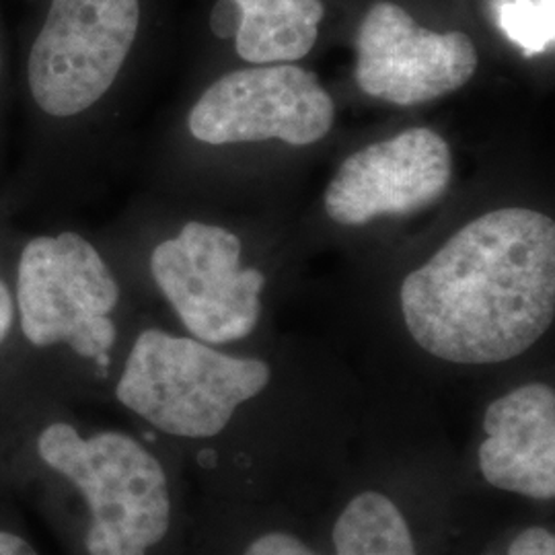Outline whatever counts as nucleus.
I'll use <instances>...</instances> for the list:
<instances>
[{"label": "nucleus", "mask_w": 555, "mask_h": 555, "mask_svg": "<svg viewBox=\"0 0 555 555\" xmlns=\"http://www.w3.org/2000/svg\"><path fill=\"white\" fill-rule=\"evenodd\" d=\"M451 183V149L430 128H412L364 146L341 163L325 192L330 219L348 227L405 217L442 198Z\"/></svg>", "instance_id": "1a4fd4ad"}, {"label": "nucleus", "mask_w": 555, "mask_h": 555, "mask_svg": "<svg viewBox=\"0 0 555 555\" xmlns=\"http://www.w3.org/2000/svg\"><path fill=\"white\" fill-rule=\"evenodd\" d=\"M13 300L15 325L27 348L64 350L89 362L93 377H109L119 336L112 318L119 284L87 238L62 233L29 241L21 254Z\"/></svg>", "instance_id": "20e7f679"}, {"label": "nucleus", "mask_w": 555, "mask_h": 555, "mask_svg": "<svg viewBox=\"0 0 555 555\" xmlns=\"http://www.w3.org/2000/svg\"><path fill=\"white\" fill-rule=\"evenodd\" d=\"M241 21V11L233 0H219L212 13V31L219 38H235Z\"/></svg>", "instance_id": "f3484780"}, {"label": "nucleus", "mask_w": 555, "mask_h": 555, "mask_svg": "<svg viewBox=\"0 0 555 555\" xmlns=\"http://www.w3.org/2000/svg\"><path fill=\"white\" fill-rule=\"evenodd\" d=\"M357 52L358 87L401 107L449 95L477 70V50L469 36L424 29L393 2H378L366 13Z\"/></svg>", "instance_id": "6e6552de"}, {"label": "nucleus", "mask_w": 555, "mask_h": 555, "mask_svg": "<svg viewBox=\"0 0 555 555\" xmlns=\"http://www.w3.org/2000/svg\"><path fill=\"white\" fill-rule=\"evenodd\" d=\"M241 11L235 48L251 64L295 62L307 56L323 20L321 0H233Z\"/></svg>", "instance_id": "9b49d317"}, {"label": "nucleus", "mask_w": 555, "mask_h": 555, "mask_svg": "<svg viewBox=\"0 0 555 555\" xmlns=\"http://www.w3.org/2000/svg\"><path fill=\"white\" fill-rule=\"evenodd\" d=\"M479 472L490 486L533 500L555 496V393L531 383L496 399L483 416Z\"/></svg>", "instance_id": "9d476101"}, {"label": "nucleus", "mask_w": 555, "mask_h": 555, "mask_svg": "<svg viewBox=\"0 0 555 555\" xmlns=\"http://www.w3.org/2000/svg\"><path fill=\"white\" fill-rule=\"evenodd\" d=\"M336 555H416L408 520L380 492H362L334 525Z\"/></svg>", "instance_id": "f8f14e48"}, {"label": "nucleus", "mask_w": 555, "mask_h": 555, "mask_svg": "<svg viewBox=\"0 0 555 555\" xmlns=\"http://www.w3.org/2000/svg\"><path fill=\"white\" fill-rule=\"evenodd\" d=\"M270 383L256 358L227 357L194 337L140 332L116 383L119 403L155 433L179 440L219 437L238 405Z\"/></svg>", "instance_id": "7ed1b4c3"}, {"label": "nucleus", "mask_w": 555, "mask_h": 555, "mask_svg": "<svg viewBox=\"0 0 555 555\" xmlns=\"http://www.w3.org/2000/svg\"><path fill=\"white\" fill-rule=\"evenodd\" d=\"M399 297L410 334L433 357H520L554 321V220L518 206L488 212L405 278Z\"/></svg>", "instance_id": "f03ea898"}, {"label": "nucleus", "mask_w": 555, "mask_h": 555, "mask_svg": "<svg viewBox=\"0 0 555 555\" xmlns=\"http://www.w3.org/2000/svg\"><path fill=\"white\" fill-rule=\"evenodd\" d=\"M144 440L85 428L52 397L0 399V496L36 508L68 555H157L176 502Z\"/></svg>", "instance_id": "f257e3e1"}, {"label": "nucleus", "mask_w": 555, "mask_h": 555, "mask_svg": "<svg viewBox=\"0 0 555 555\" xmlns=\"http://www.w3.org/2000/svg\"><path fill=\"white\" fill-rule=\"evenodd\" d=\"M15 327V300L4 280H0V350L7 346Z\"/></svg>", "instance_id": "a211bd4d"}, {"label": "nucleus", "mask_w": 555, "mask_h": 555, "mask_svg": "<svg viewBox=\"0 0 555 555\" xmlns=\"http://www.w3.org/2000/svg\"><path fill=\"white\" fill-rule=\"evenodd\" d=\"M506 555H555V537L545 527H529L511 541Z\"/></svg>", "instance_id": "dca6fc26"}, {"label": "nucleus", "mask_w": 555, "mask_h": 555, "mask_svg": "<svg viewBox=\"0 0 555 555\" xmlns=\"http://www.w3.org/2000/svg\"><path fill=\"white\" fill-rule=\"evenodd\" d=\"M500 27L529 56L554 41V0H515L500 9Z\"/></svg>", "instance_id": "ddd939ff"}, {"label": "nucleus", "mask_w": 555, "mask_h": 555, "mask_svg": "<svg viewBox=\"0 0 555 555\" xmlns=\"http://www.w3.org/2000/svg\"><path fill=\"white\" fill-rule=\"evenodd\" d=\"M241 241L206 222H188L151 256V272L192 336L204 344L247 337L261 315L266 278L241 268Z\"/></svg>", "instance_id": "423d86ee"}, {"label": "nucleus", "mask_w": 555, "mask_h": 555, "mask_svg": "<svg viewBox=\"0 0 555 555\" xmlns=\"http://www.w3.org/2000/svg\"><path fill=\"white\" fill-rule=\"evenodd\" d=\"M139 0H52L27 60L31 98L73 118L109 91L137 40Z\"/></svg>", "instance_id": "39448f33"}, {"label": "nucleus", "mask_w": 555, "mask_h": 555, "mask_svg": "<svg viewBox=\"0 0 555 555\" xmlns=\"http://www.w3.org/2000/svg\"><path fill=\"white\" fill-rule=\"evenodd\" d=\"M243 555H318L300 539L288 533H266L258 537Z\"/></svg>", "instance_id": "2eb2a0df"}, {"label": "nucleus", "mask_w": 555, "mask_h": 555, "mask_svg": "<svg viewBox=\"0 0 555 555\" xmlns=\"http://www.w3.org/2000/svg\"><path fill=\"white\" fill-rule=\"evenodd\" d=\"M0 555H43L11 500L4 496H0Z\"/></svg>", "instance_id": "4468645a"}, {"label": "nucleus", "mask_w": 555, "mask_h": 555, "mask_svg": "<svg viewBox=\"0 0 555 555\" xmlns=\"http://www.w3.org/2000/svg\"><path fill=\"white\" fill-rule=\"evenodd\" d=\"M334 101L318 77L293 64L224 75L199 98L190 132L206 144L282 140L307 146L334 126Z\"/></svg>", "instance_id": "0eeeda50"}]
</instances>
